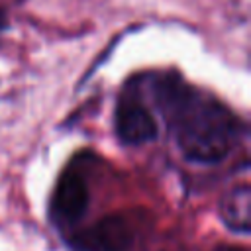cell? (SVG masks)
Returning <instances> with one entry per match:
<instances>
[{
    "instance_id": "1",
    "label": "cell",
    "mask_w": 251,
    "mask_h": 251,
    "mask_svg": "<svg viewBox=\"0 0 251 251\" xmlns=\"http://www.w3.org/2000/svg\"><path fill=\"white\" fill-rule=\"evenodd\" d=\"M155 100L175 127V137L186 159L220 163L237 139V122L220 102L196 94L178 78L155 84Z\"/></svg>"
},
{
    "instance_id": "2",
    "label": "cell",
    "mask_w": 251,
    "mask_h": 251,
    "mask_svg": "<svg viewBox=\"0 0 251 251\" xmlns=\"http://www.w3.org/2000/svg\"><path fill=\"white\" fill-rule=\"evenodd\" d=\"M131 241L133 231L122 216H108L78 235L84 251H127Z\"/></svg>"
},
{
    "instance_id": "3",
    "label": "cell",
    "mask_w": 251,
    "mask_h": 251,
    "mask_svg": "<svg viewBox=\"0 0 251 251\" xmlns=\"http://www.w3.org/2000/svg\"><path fill=\"white\" fill-rule=\"evenodd\" d=\"M116 133L124 143L139 145L157 137V122L141 102L124 100L116 110Z\"/></svg>"
},
{
    "instance_id": "4",
    "label": "cell",
    "mask_w": 251,
    "mask_h": 251,
    "mask_svg": "<svg viewBox=\"0 0 251 251\" xmlns=\"http://www.w3.org/2000/svg\"><path fill=\"white\" fill-rule=\"evenodd\" d=\"M88 186L82 175L65 173L53 192V214L63 222H76L88 208Z\"/></svg>"
},
{
    "instance_id": "5",
    "label": "cell",
    "mask_w": 251,
    "mask_h": 251,
    "mask_svg": "<svg viewBox=\"0 0 251 251\" xmlns=\"http://www.w3.org/2000/svg\"><path fill=\"white\" fill-rule=\"evenodd\" d=\"M222 222L235 233H249L251 229V188L249 184L233 186L220 202Z\"/></svg>"
}]
</instances>
